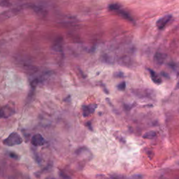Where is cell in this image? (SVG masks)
Wrapping results in <instances>:
<instances>
[{"label":"cell","mask_w":179,"mask_h":179,"mask_svg":"<svg viewBox=\"0 0 179 179\" xmlns=\"http://www.w3.org/2000/svg\"><path fill=\"white\" fill-rule=\"evenodd\" d=\"M109 9L111 11H114L116 12L118 15L120 16L124 19L128 20V21L130 22H133L134 20L132 17L129 15L128 12H127L125 10H124L122 7H120L119 4H111L109 6Z\"/></svg>","instance_id":"1"},{"label":"cell","mask_w":179,"mask_h":179,"mask_svg":"<svg viewBox=\"0 0 179 179\" xmlns=\"http://www.w3.org/2000/svg\"><path fill=\"white\" fill-rule=\"evenodd\" d=\"M3 143L8 146L20 145V144L22 143V138L18 133H16V132H12V133L6 138Z\"/></svg>","instance_id":"2"},{"label":"cell","mask_w":179,"mask_h":179,"mask_svg":"<svg viewBox=\"0 0 179 179\" xmlns=\"http://www.w3.org/2000/svg\"><path fill=\"white\" fill-rule=\"evenodd\" d=\"M15 114V109L10 105H6L0 109V118H7Z\"/></svg>","instance_id":"3"},{"label":"cell","mask_w":179,"mask_h":179,"mask_svg":"<svg viewBox=\"0 0 179 179\" xmlns=\"http://www.w3.org/2000/svg\"><path fill=\"white\" fill-rule=\"evenodd\" d=\"M172 18V16L171 15H166L163 17H162L158 20L156 22V25L159 30H162L165 26L168 24V22L171 21Z\"/></svg>","instance_id":"4"},{"label":"cell","mask_w":179,"mask_h":179,"mask_svg":"<svg viewBox=\"0 0 179 179\" xmlns=\"http://www.w3.org/2000/svg\"><path fill=\"white\" fill-rule=\"evenodd\" d=\"M44 138L42 137L41 134H37L34 135L31 139V143L32 145L35 146H41L45 143Z\"/></svg>","instance_id":"5"},{"label":"cell","mask_w":179,"mask_h":179,"mask_svg":"<svg viewBox=\"0 0 179 179\" xmlns=\"http://www.w3.org/2000/svg\"><path fill=\"white\" fill-rule=\"evenodd\" d=\"M97 108V105L95 104H90L87 106H83L82 108L83 115L84 117H87L88 115L92 114V113H94V110Z\"/></svg>","instance_id":"6"},{"label":"cell","mask_w":179,"mask_h":179,"mask_svg":"<svg viewBox=\"0 0 179 179\" xmlns=\"http://www.w3.org/2000/svg\"><path fill=\"white\" fill-rule=\"evenodd\" d=\"M166 58H167L166 55L164 53H160V52H157V53L155 54V56H154L155 62L158 65H162L164 62V61H165Z\"/></svg>","instance_id":"7"},{"label":"cell","mask_w":179,"mask_h":179,"mask_svg":"<svg viewBox=\"0 0 179 179\" xmlns=\"http://www.w3.org/2000/svg\"><path fill=\"white\" fill-rule=\"evenodd\" d=\"M148 71L150 72V74H151L152 80L155 83V84H160V83H162V80L160 76H159L158 74H157L156 72L151 69H148Z\"/></svg>","instance_id":"8"},{"label":"cell","mask_w":179,"mask_h":179,"mask_svg":"<svg viewBox=\"0 0 179 179\" xmlns=\"http://www.w3.org/2000/svg\"><path fill=\"white\" fill-rule=\"evenodd\" d=\"M134 94H136V96H138V97H152V91H150L148 90H143V92L142 93V92L140 90H133Z\"/></svg>","instance_id":"9"},{"label":"cell","mask_w":179,"mask_h":179,"mask_svg":"<svg viewBox=\"0 0 179 179\" xmlns=\"http://www.w3.org/2000/svg\"><path fill=\"white\" fill-rule=\"evenodd\" d=\"M156 136H157L156 132L152 130V131L146 132V133L143 134V138H146V139H152V138L156 137Z\"/></svg>","instance_id":"10"},{"label":"cell","mask_w":179,"mask_h":179,"mask_svg":"<svg viewBox=\"0 0 179 179\" xmlns=\"http://www.w3.org/2000/svg\"><path fill=\"white\" fill-rule=\"evenodd\" d=\"M118 88L120 90H124L126 88V83L125 81L121 82L119 85H118Z\"/></svg>","instance_id":"11"},{"label":"cell","mask_w":179,"mask_h":179,"mask_svg":"<svg viewBox=\"0 0 179 179\" xmlns=\"http://www.w3.org/2000/svg\"><path fill=\"white\" fill-rule=\"evenodd\" d=\"M9 155H10V157H12V158H14V159H18V155H17L16 153H13V152H10Z\"/></svg>","instance_id":"12"},{"label":"cell","mask_w":179,"mask_h":179,"mask_svg":"<svg viewBox=\"0 0 179 179\" xmlns=\"http://www.w3.org/2000/svg\"><path fill=\"white\" fill-rule=\"evenodd\" d=\"M132 178H143V176H141L140 174H137V175H134L132 176Z\"/></svg>","instance_id":"13"},{"label":"cell","mask_w":179,"mask_h":179,"mask_svg":"<svg viewBox=\"0 0 179 179\" xmlns=\"http://www.w3.org/2000/svg\"><path fill=\"white\" fill-rule=\"evenodd\" d=\"M176 89L177 90L179 89V74H178V82H177V86H176Z\"/></svg>","instance_id":"14"}]
</instances>
